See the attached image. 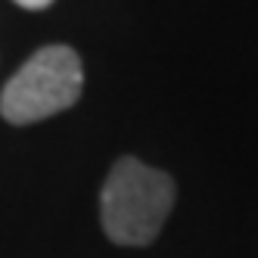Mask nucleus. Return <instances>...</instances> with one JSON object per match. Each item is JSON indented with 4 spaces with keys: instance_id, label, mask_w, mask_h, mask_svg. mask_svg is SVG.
I'll list each match as a JSON object with an SVG mask.
<instances>
[{
    "instance_id": "2",
    "label": "nucleus",
    "mask_w": 258,
    "mask_h": 258,
    "mask_svg": "<svg viewBox=\"0 0 258 258\" xmlns=\"http://www.w3.org/2000/svg\"><path fill=\"white\" fill-rule=\"evenodd\" d=\"M84 87L81 56L66 44L41 47L7 81L0 94V115L10 124H34L75 106Z\"/></svg>"
},
{
    "instance_id": "3",
    "label": "nucleus",
    "mask_w": 258,
    "mask_h": 258,
    "mask_svg": "<svg viewBox=\"0 0 258 258\" xmlns=\"http://www.w3.org/2000/svg\"><path fill=\"white\" fill-rule=\"evenodd\" d=\"M13 4H19L22 10H34V13H38V10H47L53 0H13Z\"/></svg>"
},
{
    "instance_id": "1",
    "label": "nucleus",
    "mask_w": 258,
    "mask_h": 258,
    "mask_svg": "<svg viewBox=\"0 0 258 258\" xmlns=\"http://www.w3.org/2000/svg\"><path fill=\"white\" fill-rule=\"evenodd\" d=\"M174 209V180L143 165L134 156H124L112 165L103 193L100 218L106 236L118 246H150L159 236L165 218Z\"/></svg>"
}]
</instances>
